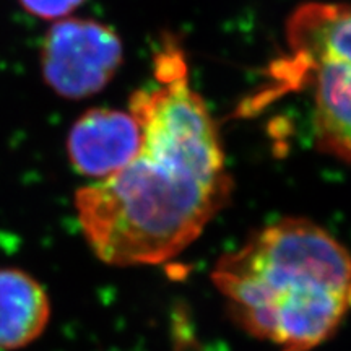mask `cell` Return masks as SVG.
<instances>
[{"mask_svg": "<svg viewBox=\"0 0 351 351\" xmlns=\"http://www.w3.org/2000/svg\"><path fill=\"white\" fill-rule=\"evenodd\" d=\"M155 80L130 98L129 112L143 135L137 158L75 195L88 244L114 267L158 265L179 256L232 192L217 124L192 90L189 69L168 65Z\"/></svg>", "mask_w": 351, "mask_h": 351, "instance_id": "obj_1", "label": "cell"}, {"mask_svg": "<svg viewBox=\"0 0 351 351\" xmlns=\"http://www.w3.org/2000/svg\"><path fill=\"white\" fill-rule=\"evenodd\" d=\"M236 326L280 351L332 339L351 309V254L304 218L262 228L210 275Z\"/></svg>", "mask_w": 351, "mask_h": 351, "instance_id": "obj_2", "label": "cell"}, {"mask_svg": "<svg viewBox=\"0 0 351 351\" xmlns=\"http://www.w3.org/2000/svg\"><path fill=\"white\" fill-rule=\"evenodd\" d=\"M143 135L130 112L95 108L82 114L67 137L69 160L77 173L106 179L137 158Z\"/></svg>", "mask_w": 351, "mask_h": 351, "instance_id": "obj_5", "label": "cell"}, {"mask_svg": "<svg viewBox=\"0 0 351 351\" xmlns=\"http://www.w3.org/2000/svg\"><path fill=\"white\" fill-rule=\"evenodd\" d=\"M122 56V43L112 28L95 20L64 19L44 38L43 75L56 93L86 98L112 80Z\"/></svg>", "mask_w": 351, "mask_h": 351, "instance_id": "obj_3", "label": "cell"}, {"mask_svg": "<svg viewBox=\"0 0 351 351\" xmlns=\"http://www.w3.org/2000/svg\"><path fill=\"white\" fill-rule=\"evenodd\" d=\"M85 0H20L28 13L44 20L64 19L77 10Z\"/></svg>", "mask_w": 351, "mask_h": 351, "instance_id": "obj_8", "label": "cell"}, {"mask_svg": "<svg viewBox=\"0 0 351 351\" xmlns=\"http://www.w3.org/2000/svg\"><path fill=\"white\" fill-rule=\"evenodd\" d=\"M291 60L335 59L351 64V5L309 2L287 25Z\"/></svg>", "mask_w": 351, "mask_h": 351, "instance_id": "obj_6", "label": "cell"}, {"mask_svg": "<svg viewBox=\"0 0 351 351\" xmlns=\"http://www.w3.org/2000/svg\"><path fill=\"white\" fill-rule=\"evenodd\" d=\"M49 296L32 275L0 269V350H20L46 330Z\"/></svg>", "mask_w": 351, "mask_h": 351, "instance_id": "obj_7", "label": "cell"}, {"mask_svg": "<svg viewBox=\"0 0 351 351\" xmlns=\"http://www.w3.org/2000/svg\"><path fill=\"white\" fill-rule=\"evenodd\" d=\"M278 70L276 78H287V86L295 88L313 75L315 145L322 153L351 165V64L287 59Z\"/></svg>", "mask_w": 351, "mask_h": 351, "instance_id": "obj_4", "label": "cell"}]
</instances>
